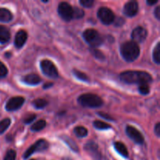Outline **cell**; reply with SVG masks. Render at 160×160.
Returning a JSON list of instances; mask_svg holds the SVG:
<instances>
[{"label":"cell","mask_w":160,"mask_h":160,"mask_svg":"<svg viewBox=\"0 0 160 160\" xmlns=\"http://www.w3.org/2000/svg\"><path fill=\"white\" fill-rule=\"evenodd\" d=\"M120 78L122 81L127 84H148L152 81L151 75L145 71L128 70L120 73Z\"/></svg>","instance_id":"1"},{"label":"cell","mask_w":160,"mask_h":160,"mask_svg":"<svg viewBox=\"0 0 160 160\" xmlns=\"http://www.w3.org/2000/svg\"><path fill=\"white\" fill-rule=\"evenodd\" d=\"M120 53L123 59L128 62H133L138 59L140 54V48L133 41L126 42L120 46Z\"/></svg>","instance_id":"2"},{"label":"cell","mask_w":160,"mask_h":160,"mask_svg":"<svg viewBox=\"0 0 160 160\" xmlns=\"http://www.w3.org/2000/svg\"><path fill=\"white\" fill-rule=\"evenodd\" d=\"M78 102L84 107L98 108L103 105V101L98 95L95 94H83L78 98Z\"/></svg>","instance_id":"3"},{"label":"cell","mask_w":160,"mask_h":160,"mask_svg":"<svg viewBox=\"0 0 160 160\" xmlns=\"http://www.w3.org/2000/svg\"><path fill=\"white\" fill-rule=\"evenodd\" d=\"M83 37L85 42L93 48H96L102 43V38L98 31L95 29L85 30L83 33Z\"/></svg>","instance_id":"4"},{"label":"cell","mask_w":160,"mask_h":160,"mask_svg":"<svg viewBox=\"0 0 160 160\" xmlns=\"http://www.w3.org/2000/svg\"><path fill=\"white\" fill-rule=\"evenodd\" d=\"M41 69L45 76L51 78H56L59 77V73L56 67L52 61L44 59L41 62Z\"/></svg>","instance_id":"5"},{"label":"cell","mask_w":160,"mask_h":160,"mask_svg":"<svg viewBox=\"0 0 160 160\" xmlns=\"http://www.w3.org/2000/svg\"><path fill=\"white\" fill-rule=\"evenodd\" d=\"M48 147V143L44 139H41L36 142L34 145H31L23 154V159H27L30 157L32 154L34 152H43L45 149H47Z\"/></svg>","instance_id":"6"},{"label":"cell","mask_w":160,"mask_h":160,"mask_svg":"<svg viewBox=\"0 0 160 160\" xmlns=\"http://www.w3.org/2000/svg\"><path fill=\"white\" fill-rule=\"evenodd\" d=\"M97 15L102 23L106 25H109L115 20V15L113 12L107 7L99 8Z\"/></svg>","instance_id":"7"},{"label":"cell","mask_w":160,"mask_h":160,"mask_svg":"<svg viewBox=\"0 0 160 160\" xmlns=\"http://www.w3.org/2000/svg\"><path fill=\"white\" fill-rule=\"evenodd\" d=\"M58 12L62 20L70 21L73 19V8L69 3L61 2L58 6Z\"/></svg>","instance_id":"8"},{"label":"cell","mask_w":160,"mask_h":160,"mask_svg":"<svg viewBox=\"0 0 160 160\" xmlns=\"http://www.w3.org/2000/svg\"><path fill=\"white\" fill-rule=\"evenodd\" d=\"M126 133L128 137L131 139H132L135 143L141 145V144L144 142V137L142 134V133L138 130L136 129L135 128H134V127L128 125L126 128Z\"/></svg>","instance_id":"9"},{"label":"cell","mask_w":160,"mask_h":160,"mask_svg":"<svg viewBox=\"0 0 160 160\" xmlns=\"http://www.w3.org/2000/svg\"><path fill=\"white\" fill-rule=\"evenodd\" d=\"M24 98L20 96L13 97L11 98L9 101L6 102V109L9 112H12V111L17 110L20 109L24 103Z\"/></svg>","instance_id":"10"},{"label":"cell","mask_w":160,"mask_h":160,"mask_svg":"<svg viewBox=\"0 0 160 160\" xmlns=\"http://www.w3.org/2000/svg\"><path fill=\"white\" fill-rule=\"evenodd\" d=\"M147 34H148V32H147L146 29H145L142 27H137L133 30L131 38L133 39V42H136V43L137 42H143L146 39Z\"/></svg>","instance_id":"11"},{"label":"cell","mask_w":160,"mask_h":160,"mask_svg":"<svg viewBox=\"0 0 160 160\" xmlns=\"http://www.w3.org/2000/svg\"><path fill=\"white\" fill-rule=\"evenodd\" d=\"M138 11V4L136 1H130L125 4L123 12L129 17H133L137 15Z\"/></svg>","instance_id":"12"},{"label":"cell","mask_w":160,"mask_h":160,"mask_svg":"<svg viewBox=\"0 0 160 160\" xmlns=\"http://www.w3.org/2000/svg\"><path fill=\"white\" fill-rule=\"evenodd\" d=\"M84 149L88 152L90 153L92 155V157H94L95 159L99 160L101 159V152L98 150V146L96 143H95L94 142H88L86 145L84 146Z\"/></svg>","instance_id":"13"},{"label":"cell","mask_w":160,"mask_h":160,"mask_svg":"<svg viewBox=\"0 0 160 160\" xmlns=\"http://www.w3.org/2000/svg\"><path fill=\"white\" fill-rule=\"evenodd\" d=\"M27 39H28V34L26 31H23V30L19 31L16 34L15 41H14L15 46L18 48H22L24 45Z\"/></svg>","instance_id":"14"},{"label":"cell","mask_w":160,"mask_h":160,"mask_svg":"<svg viewBox=\"0 0 160 160\" xmlns=\"http://www.w3.org/2000/svg\"><path fill=\"white\" fill-rule=\"evenodd\" d=\"M23 81L26 83L27 84H30V85H37L42 81V80L38 75L31 73V74H28L23 77Z\"/></svg>","instance_id":"15"},{"label":"cell","mask_w":160,"mask_h":160,"mask_svg":"<svg viewBox=\"0 0 160 160\" xmlns=\"http://www.w3.org/2000/svg\"><path fill=\"white\" fill-rule=\"evenodd\" d=\"M11 34L6 27L0 25V43L5 44L10 39Z\"/></svg>","instance_id":"16"},{"label":"cell","mask_w":160,"mask_h":160,"mask_svg":"<svg viewBox=\"0 0 160 160\" xmlns=\"http://www.w3.org/2000/svg\"><path fill=\"white\" fill-rule=\"evenodd\" d=\"M12 19V14L9 9L5 8H0V22H7L11 21Z\"/></svg>","instance_id":"17"},{"label":"cell","mask_w":160,"mask_h":160,"mask_svg":"<svg viewBox=\"0 0 160 160\" xmlns=\"http://www.w3.org/2000/svg\"><path fill=\"white\" fill-rule=\"evenodd\" d=\"M114 148H115L116 151L119 153L120 155H121L123 157L127 158L129 156V153H128V148L125 146V145L122 142H117L114 143Z\"/></svg>","instance_id":"18"},{"label":"cell","mask_w":160,"mask_h":160,"mask_svg":"<svg viewBox=\"0 0 160 160\" xmlns=\"http://www.w3.org/2000/svg\"><path fill=\"white\" fill-rule=\"evenodd\" d=\"M45 127H46V121L44 120H40L31 126V130L33 131H39L43 130Z\"/></svg>","instance_id":"19"},{"label":"cell","mask_w":160,"mask_h":160,"mask_svg":"<svg viewBox=\"0 0 160 160\" xmlns=\"http://www.w3.org/2000/svg\"><path fill=\"white\" fill-rule=\"evenodd\" d=\"M62 139L64 141V142H66V143L68 145V146L70 147V148H71L73 151L74 152H78V145H76V143H75L74 142H73L72 139L70 138V137H68V136H62Z\"/></svg>","instance_id":"20"},{"label":"cell","mask_w":160,"mask_h":160,"mask_svg":"<svg viewBox=\"0 0 160 160\" xmlns=\"http://www.w3.org/2000/svg\"><path fill=\"white\" fill-rule=\"evenodd\" d=\"M32 104L34 108H36L38 109H44L48 105V102L45 99H42V98H38V99H35L33 101Z\"/></svg>","instance_id":"21"},{"label":"cell","mask_w":160,"mask_h":160,"mask_svg":"<svg viewBox=\"0 0 160 160\" xmlns=\"http://www.w3.org/2000/svg\"><path fill=\"white\" fill-rule=\"evenodd\" d=\"M73 131L78 138H84L88 135V130L84 127H77L74 128Z\"/></svg>","instance_id":"22"},{"label":"cell","mask_w":160,"mask_h":160,"mask_svg":"<svg viewBox=\"0 0 160 160\" xmlns=\"http://www.w3.org/2000/svg\"><path fill=\"white\" fill-rule=\"evenodd\" d=\"M73 73L78 79L81 80V81H85V82H88L89 81V78L87 76V74H85V73H83V72L80 71V70H73Z\"/></svg>","instance_id":"23"},{"label":"cell","mask_w":160,"mask_h":160,"mask_svg":"<svg viewBox=\"0 0 160 160\" xmlns=\"http://www.w3.org/2000/svg\"><path fill=\"white\" fill-rule=\"evenodd\" d=\"M153 60L156 64L160 63V42H158L153 51Z\"/></svg>","instance_id":"24"},{"label":"cell","mask_w":160,"mask_h":160,"mask_svg":"<svg viewBox=\"0 0 160 160\" xmlns=\"http://www.w3.org/2000/svg\"><path fill=\"white\" fill-rule=\"evenodd\" d=\"M11 123V120L9 118H6L0 121V134L4 133L6 130L9 127Z\"/></svg>","instance_id":"25"},{"label":"cell","mask_w":160,"mask_h":160,"mask_svg":"<svg viewBox=\"0 0 160 160\" xmlns=\"http://www.w3.org/2000/svg\"><path fill=\"white\" fill-rule=\"evenodd\" d=\"M93 124L94 127L98 130H106L111 128L110 125H109L106 123H104L102 121H100V120H95V121H94Z\"/></svg>","instance_id":"26"},{"label":"cell","mask_w":160,"mask_h":160,"mask_svg":"<svg viewBox=\"0 0 160 160\" xmlns=\"http://www.w3.org/2000/svg\"><path fill=\"white\" fill-rule=\"evenodd\" d=\"M84 16V12L83 9H80V8L75 7L73 9V18L76 19H81Z\"/></svg>","instance_id":"27"},{"label":"cell","mask_w":160,"mask_h":160,"mask_svg":"<svg viewBox=\"0 0 160 160\" xmlns=\"http://www.w3.org/2000/svg\"><path fill=\"white\" fill-rule=\"evenodd\" d=\"M138 91L142 95H148L150 92L149 86L148 85V84H140L138 86Z\"/></svg>","instance_id":"28"},{"label":"cell","mask_w":160,"mask_h":160,"mask_svg":"<svg viewBox=\"0 0 160 160\" xmlns=\"http://www.w3.org/2000/svg\"><path fill=\"white\" fill-rule=\"evenodd\" d=\"M91 52L92 53V55H93L96 59H99V60H103V59H105L104 55H103V53L100 50L96 49V48H92V49H91Z\"/></svg>","instance_id":"29"},{"label":"cell","mask_w":160,"mask_h":160,"mask_svg":"<svg viewBox=\"0 0 160 160\" xmlns=\"http://www.w3.org/2000/svg\"><path fill=\"white\" fill-rule=\"evenodd\" d=\"M16 156H17V153L14 150L10 149L6 152V156H5L4 160H15Z\"/></svg>","instance_id":"30"},{"label":"cell","mask_w":160,"mask_h":160,"mask_svg":"<svg viewBox=\"0 0 160 160\" xmlns=\"http://www.w3.org/2000/svg\"><path fill=\"white\" fill-rule=\"evenodd\" d=\"M8 70L5 64L0 61V78H5L7 75Z\"/></svg>","instance_id":"31"},{"label":"cell","mask_w":160,"mask_h":160,"mask_svg":"<svg viewBox=\"0 0 160 160\" xmlns=\"http://www.w3.org/2000/svg\"><path fill=\"white\" fill-rule=\"evenodd\" d=\"M94 3H95V2H94L93 0H81V1H80V4L86 8L92 7Z\"/></svg>","instance_id":"32"},{"label":"cell","mask_w":160,"mask_h":160,"mask_svg":"<svg viewBox=\"0 0 160 160\" xmlns=\"http://www.w3.org/2000/svg\"><path fill=\"white\" fill-rule=\"evenodd\" d=\"M36 117H37V116H36L35 114H28V115L24 118L23 122H24L25 123H31V122H32L33 120L36 118Z\"/></svg>","instance_id":"33"},{"label":"cell","mask_w":160,"mask_h":160,"mask_svg":"<svg viewBox=\"0 0 160 160\" xmlns=\"http://www.w3.org/2000/svg\"><path fill=\"white\" fill-rule=\"evenodd\" d=\"M98 114V116H99V117H102V118L106 119V120H114L113 118H112V117H111L110 115H108V114L106 113V112H99Z\"/></svg>","instance_id":"34"},{"label":"cell","mask_w":160,"mask_h":160,"mask_svg":"<svg viewBox=\"0 0 160 160\" xmlns=\"http://www.w3.org/2000/svg\"><path fill=\"white\" fill-rule=\"evenodd\" d=\"M154 131H155V133H156V136H157V137H159L160 136V123H156V125L155 126Z\"/></svg>","instance_id":"35"},{"label":"cell","mask_w":160,"mask_h":160,"mask_svg":"<svg viewBox=\"0 0 160 160\" xmlns=\"http://www.w3.org/2000/svg\"><path fill=\"white\" fill-rule=\"evenodd\" d=\"M154 14L156 16V17L157 18V20H160V7L159 6H157L156 8L154 11Z\"/></svg>","instance_id":"36"},{"label":"cell","mask_w":160,"mask_h":160,"mask_svg":"<svg viewBox=\"0 0 160 160\" xmlns=\"http://www.w3.org/2000/svg\"><path fill=\"white\" fill-rule=\"evenodd\" d=\"M123 23H124V20H123V18L120 17V18H118L115 24H116V26H121V25L123 24Z\"/></svg>","instance_id":"37"},{"label":"cell","mask_w":160,"mask_h":160,"mask_svg":"<svg viewBox=\"0 0 160 160\" xmlns=\"http://www.w3.org/2000/svg\"><path fill=\"white\" fill-rule=\"evenodd\" d=\"M158 2V0H147V4L149 6H153V5L156 4Z\"/></svg>","instance_id":"38"},{"label":"cell","mask_w":160,"mask_h":160,"mask_svg":"<svg viewBox=\"0 0 160 160\" xmlns=\"http://www.w3.org/2000/svg\"><path fill=\"white\" fill-rule=\"evenodd\" d=\"M53 85V84L52 83H47V84H45V85L43 86V88L45 89H46V88H49L50 87H52V86Z\"/></svg>","instance_id":"39"},{"label":"cell","mask_w":160,"mask_h":160,"mask_svg":"<svg viewBox=\"0 0 160 160\" xmlns=\"http://www.w3.org/2000/svg\"><path fill=\"white\" fill-rule=\"evenodd\" d=\"M62 160H72L71 159H70V158H63V159H62Z\"/></svg>","instance_id":"40"},{"label":"cell","mask_w":160,"mask_h":160,"mask_svg":"<svg viewBox=\"0 0 160 160\" xmlns=\"http://www.w3.org/2000/svg\"><path fill=\"white\" fill-rule=\"evenodd\" d=\"M6 56H11V53H6Z\"/></svg>","instance_id":"41"},{"label":"cell","mask_w":160,"mask_h":160,"mask_svg":"<svg viewBox=\"0 0 160 160\" xmlns=\"http://www.w3.org/2000/svg\"><path fill=\"white\" fill-rule=\"evenodd\" d=\"M31 160H34V159H31Z\"/></svg>","instance_id":"42"}]
</instances>
